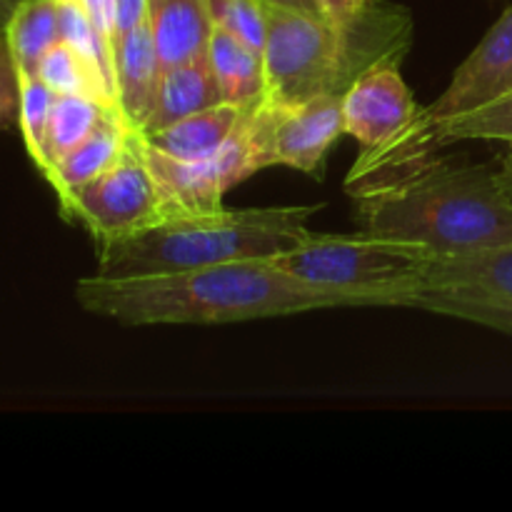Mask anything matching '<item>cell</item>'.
<instances>
[{
  "mask_svg": "<svg viewBox=\"0 0 512 512\" xmlns=\"http://www.w3.org/2000/svg\"><path fill=\"white\" fill-rule=\"evenodd\" d=\"M88 313L125 325H223L328 308H363L355 298L293 278L273 260H235L178 273L103 278L75 285Z\"/></svg>",
  "mask_w": 512,
  "mask_h": 512,
  "instance_id": "cell-1",
  "label": "cell"
},
{
  "mask_svg": "<svg viewBox=\"0 0 512 512\" xmlns=\"http://www.w3.org/2000/svg\"><path fill=\"white\" fill-rule=\"evenodd\" d=\"M363 233L470 255L512 243V203L488 165L420 160L355 190Z\"/></svg>",
  "mask_w": 512,
  "mask_h": 512,
  "instance_id": "cell-2",
  "label": "cell"
},
{
  "mask_svg": "<svg viewBox=\"0 0 512 512\" xmlns=\"http://www.w3.org/2000/svg\"><path fill=\"white\" fill-rule=\"evenodd\" d=\"M413 38V20L398 5L368 0L348 25L323 15L268 5L265 35V98L300 105L320 95L348 93L350 85L378 63H400Z\"/></svg>",
  "mask_w": 512,
  "mask_h": 512,
  "instance_id": "cell-3",
  "label": "cell"
},
{
  "mask_svg": "<svg viewBox=\"0 0 512 512\" xmlns=\"http://www.w3.org/2000/svg\"><path fill=\"white\" fill-rule=\"evenodd\" d=\"M320 205L210 210L170 215L128 238L98 245V275L178 273L235 260H273L313 235L308 218Z\"/></svg>",
  "mask_w": 512,
  "mask_h": 512,
  "instance_id": "cell-4",
  "label": "cell"
},
{
  "mask_svg": "<svg viewBox=\"0 0 512 512\" xmlns=\"http://www.w3.org/2000/svg\"><path fill=\"white\" fill-rule=\"evenodd\" d=\"M438 253L383 235H320L273 258L278 268L315 288L348 295L360 305L410 308Z\"/></svg>",
  "mask_w": 512,
  "mask_h": 512,
  "instance_id": "cell-5",
  "label": "cell"
},
{
  "mask_svg": "<svg viewBox=\"0 0 512 512\" xmlns=\"http://www.w3.org/2000/svg\"><path fill=\"white\" fill-rule=\"evenodd\" d=\"M508 93H512V5L495 20V25L475 45L473 53L458 65L445 93L433 105L418 110L413 128L388 148L365 153V158L355 163L348 188L355 183H358L355 190L368 188L400 173L413 158L415 145L433 125L483 108Z\"/></svg>",
  "mask_w": 512,
  "mask_h": 512,
  "instance_id": "cell-6",
  "label": "cell"
},
{
  "mask_svg": "<svg viewBox=\"0 0 512 512\" xmlns=\"http://www.w3.org/2000/svg\"><path fill=\"white\" fill-rule=\"evenodd\" d=\"M60 213L93 233L95 243L128 238L168 218V205L153 170L140 150L138 133H130L123 155L58 200Z\"/></svg>",
  "mask_w": 512,
  "mask_h": 512,
  "instance_id": "cell-7",
  "label": "cell"
},
{
  "mask_svg": "<svg viewBox=\"0 0 512 512\" xmlns=\"http://www.w3.org/2000/svg\"><path fill=\"white\" fill-rule=\"evenodd\" d=\"M255 173L273 165L318 175L335 140L345 135L343 98L320 95L300 105L260 100L245 115Z\"/></svg>",
  "mask_w": 512,
  "mask_h": 512,
  "instance_id": "cell-8",
  "label": "cell"
},
{
  "mask_svg": "<svg viewBox=\"0 0 512 512\" xmlns=\"http://www.w3.org/2000/svg\"><path fill=\"white\" fill-rule=\"evenodd\" d=\"M245 115H248V110H245ZM245 115L228 143L205 160L168 158V155L150 148L138 135L140 150H143L145 160H148L150 170L158 180V188L163 193L170 215L210 213V210L225 208V193L255 173Z\"/></svg>",
  "mask_w": 512,
  "mask_h": 512,
  "instance_id": "cell-9",
  "label": "cell"
},
{
  "mask_svg": "<svg viewBox=\"0 0 512 512\" xmlns=\"http://www.w3.org/2000/svg\"><path fill=\"white\" fill-rule=\"evenodd\" d=\"M418 110L400 75V63H378L365 70L343 95L345 135L358 140L368 153H375L408 133Z\"/></svg>",
  "mask_w": 512,
  "mask_h": 512,
  "instance_id": "cell-10",
  "label": "cell"
},
{
  "mask_svg": "<svg viewBox=\"0 0 512 512\" xmlns=\"http://www.w3.org/2000/svg\"><path fill=\"white\" fill-rule=\"evenodd\" d=\"M418 293H440L488 305H512V243L470 255H438Z\"/></svg>",
  "mask_w": 512,
  "mask_h": 512,
  "instance_id": "cell-11",
  "label": "cell"
},
{
  "mask_svg": "<svg viewBox=\"0 0 512 512\" xmlns=\"http://www.w3.org/2000/svg\"><path fill=\"white\" fill-rule=\"evenodd\" d=\"M163 63L155 50L148 20L125 33L115 50V105L133 133H140L155 103Z\"/></svg>",
  "mask_w": 512,
  "mask_h": 512,
  "instance_id": "cell-12",
  "label": "cell"
},
{
  "mask_svg": "<svg viewBox=\"0 0 512 512\" xmlns=\"http://www.w3.org/2000/svg\"><path fill=\"white\" fill-rule=\"evenodd\" d=\"M148 28L163 68L205 58L215 30L210 0H148Z\"/></svg>",
  "mask_w": 512,
  "mask_h": 512,
  "instance_id": "cell-13",
  "label": "cell"
},
{
  "mask_svg": "<svg viewBox=\"0 0 512 512\" xmlns=\"http://www.w3.org/2000/svg\"><path fill=\"white\" fill-rule=\"evenodd\" d=\"M218 103H223V95H220L215 75L210 70L208 55L168 65L160 75L155 103L150 108V115L140 135L168 128V125L178 123V120L188 118L193 113H200V110L213 108Z\"/></svg>",
  "mask_w": 512,
  "mask_h": 512,
  "instance_id": "cell-14",
  "label": "cell"
},
{
  "mask_svg": "<svg viewBox=\"0 0 512 512\" xmlns=\"http://www.w3.org/2000/svg\"><path fill=\"white\" fill-rule=\"evenodd\" d=\"M245 110L248 108H243V105L218 103L213 108L188 115V118L178 120V123L168 125V128L155 130V133L148 135H138L150 148L168 155V158L205 160L228 143L230 135L235 133V128L243 120Z\"/></svg>",
  "mask_w": 512,
  "mask_h": 512,
  "instance_id": "cell-15",
  "label": "cell"
},
{
  "mask_svg": "<svg viewBox=\"0 0 512 512\" xmlns=\"http://www.w3.org/2000/svg\"><path fill=\"white\" fill-rule=\"evenodd\" d=\"M130 133H133V130L125 125V120L120 118L118 110H110V113L105 115L103 123L98 125V130H95L85 143H80L78 148L70 150L65 158H60L58 163L43 175V178L53 185L58 200L63 198V195H68L73 188L88 183L95 175L108 170L110 165L123 155Z\"/></svg>",
  "mask_w": 512,
  "mask_h": 512,
  "instance_id": "cell-16",
  "label": "cell"
},
{
  "mask_svg": "<svg viewBox=\"0 0 512 512\" xmlns=\"http://www.w3.org/2000/svg\"><path fill=\"white\" fill-rule=\"evenodd\" d=\"M208 63L215 75L223 103L253 108L265 98L263 55L215 25L208 43Z\"/></svg>",
  "mask_w": 512,
  "mask_h": 512,
  "instance_id": "cell-17",
  "label": "cell"
},
{
  "mask_svg": "<svg viewBox=\"0 0 512 512\" xmlns=\"http://www.w3.org/2000/svg\"><path fill=\"white\" fill-rule=\"evenodd\" d=\"M110 110H113L110 105L85 98V95H55L48 130H45L43 155H40V163L35 165L38 173L45 175L60 158H65L80 143H85L98 130V125L103 123Z\"/></svg>",
  "mask_w": 512,
  "mask_h": 512,
  "instance_id": "cell-18",
  "label": "cell"
},
{
  "mask_svg": "<svg viewBox=\"0 0 512 512\" xmlns=\"http://www.w3.org/2000/svg\"><path fill=\"white\" fill-rule=\"evenodd\" d=\"M5 38L18 70L35 73L40 58L60 40L58 0H15Z\"/></svg>",
  "mask_w": 512,
  "mask_h": 512,
  "instance_id": "cell-19",
  "label": "cell"
},
{
  "mask_svg": "<svg viewBox=\"0 0 512 512\" xmlns=\"http://www.w3.org/2000/svg\"><path fill=\"white\" fill-rule=\"evenodd\" d=\"M460 140H500V143L512 145V93L483 105V108L455 115V118L433 125L423 135V140L415 145L413 158L405 168L425 160L430 148H443V145L460 143Z\"/></svg>",
  "mask_w": 512,
  "mask_h": 512,
  "instance_id": "cell-20",
  "label": "cell"
},
{
  "mask_svg": "<svg viewBox=\"0 0 512 512\" xmlns=\"http://www.w3.org/2000/svg\"><path fill=\"white\" fill-rule=\"evenodd\" d=\"M35 75L53 90L55 95H85V98L100 100V103L115 105V90L103 73L80 55L65 40H58L48 53L40 58Z\"/></svg>",
  "mask_w": 512,
  "mask_h": 512,
  "instance_id": "cell-21",
  "label": "cell"
},
{
  "mask_svg": "<svg viewBox=\"0 0 512 512\" xmlns=\"http://www.w3.org/2000/svg\"><path fill=\"white\" fill-rule=\"evenodd\" d=\"M18 78H20L18 133L23 135V143H25V150H28L30 160L38 165L40 155H43V140H45V130H48L50 110H53V103H55V93L35 73L18 70Z\"/></svg>",
  "mask_w": 512,
  "mask_h": 512,
  "instance_id": "cell-22",
  "label": "cell"
},
{
  "mask_svg": "<svg viewBox=\"0 0 512 512\" xmlns=\"http://www.w3.org/2000/svg\"><path fill=\"white\" fill-rule=\"evenodd\" d=\"M410 308L425 310V313L448 315V318L468 320V323L483 325V328L512 335V305L473 303V300L453 298V295L440 293H415L413 300H410Z\"/></svg>",
  "mask_w": 512,
  "mask_h": 512,
  "instance_id": "cell-23",
  "label": "cell"
},
{
  "mask_svg": "<svg viewBox=\"0 0 512 512\" xmlns=\"http://www.w3.org/2000/svg\"><path fill=\"white\" fill-rule=\"evenodd\" d=\"M210 13L218 28L263 55L268 35V5L263 0H210Z\"/></svg>",
  "mask_w": 512,
  "mask_h": 512,
  "instance_id": "cell-24",
  "label": "cell"
},
{
  "mask_svg": "<svg viewBox=\"0 0 512 512\" xmlns=\"http://www.w3.org/2000/svg\"><path fill=\"white\" fill-rule=\"evenodd\" d=\"M15 0H0V130H18L20 118V78L18 65L5 38V20Z\"/></svg>",
  "mask_w": 512,
  "mask_h": 512,
  "instance_id": "cell-25",
  "label": "cell"
},
{
  "mask_svg": "<svg viewBox=\"0 0 512 512\" xmlns=\"http://www.w3.org/2000/svg\"><path fill=\"white\" fill-rule=\"evenodd\" d=\"M110 50H118V0H78Z\"/></svg>",
  "mask_w": 512,
  "mask_h": 512,
  "instance_id": "cell-26",
  "label": "cell"
},
{
  "mask_svg": "<svg viewBox=\"0 0 512 512\" xmlns=\"http://www.w3.org/2000/svg\"><path fill=\"white\" fill-rule=\"evenodd\" d=\"M320 13L333 25H348L368 5V0H318Z\"/></svg>",
  "mask_w": 512,
  "mask_h": 512,
  "instance_id": "cell-27",
  "label": "cell"
},
{
  "mask_svg": "<svg viewBox=\"0 0 512 512\" xmlns=\"http://www.w3.org/2000/svg\"><path fill=\"white\" fill-rule=\"evenodd\" d=\"M148 20V0H118V43L125 33Z\"/></svg>",
  "mask_w": 512,
  "mask_h": 512,
  "instance_id": "cell-28",
  "label": "cell"
},
{
  "mask_svg": "<svg viewBox=\"0 0 512 512\" xmlns=\"http://www.w3.org/2000/svg\"><path fill=\"white\" fill-rule=\"evenodd\" d=\"M495 173H498V183L500 188H503V193L508 195V200L512 203V145H508V153L500 158L498 168H495Z\"/></svg>",
  "mask_w": 512,
  "mask_h": 512,
  "instance_id": "cell-29",
  "label": "cell"
},
{
  "mask_svg": "<svg viewBox=\"0 0 512 512\" xmlns=\"http://www.w3.org/2000/svg\"><path fill=\"white\" fill-rule=\"evenodd\" d=\"M265 5H275V8H288V10H298V13H308V15H323L320 13L318 0H263Z\"/></svg>",
  "mask_w": 512,
  "mask_h": 512,
  "instance_id": "cell-30",
  "label": "cell"
}]
</instances>
